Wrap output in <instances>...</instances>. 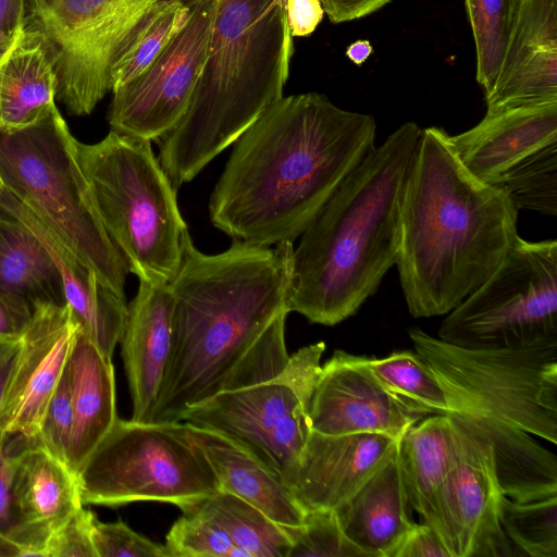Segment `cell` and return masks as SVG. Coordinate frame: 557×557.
Segmentation results:
<instances>
[{"label":"cell","instance_id":"obj_14","mask_svg":"<svg viewBox=\"0 0 557 557\" xmlns=\"http://www.w3.org/2000/svg\"><path fill=\"white\" fill-rule=\"evenodd\" d=\"M188 21L151 64L112 90L110 131L159 140L184 116L207 59L218 0H186Z\"/></svg>","mask_w":557,"mask_h":557},{"label":"cell","instance_id":"obj_3","mask_svg":"<svg viewBox=\"0 0 557 557\" xmlns=\"http://www.w3.org/2000/svg\"><path fill=\"white\" fill-rule=\"evenodd\" d=\"M518 211L503 190L465 168L446 131L422 129L395 264L409 313L447 314L478 288L519 237Z\"/></svg>","mask_w":557,"mask_h":557},{"label":"cell","instance_id":"obj_28","mask_svg":"<svg viewBox=\"0 0 557 557\" xmlns=\"http://www.w3.org/2000/svg\"><path fill=\"white\" fill-rule=\"evenodd\" d=\"M0 288L32 308L64 305L59 271L38 237L18 220L0 213Z\"/></svg>","mask_w":557,"mask_h":557},{"label":"cell","instance_id":"obj_30","mask_svg":"<svg viewBox=\"0 0 557 557\" xmlns=\"http://www.w3.org/2000/svg\"><path fill=\"white\" fill-rule=\"evenodd\" d=\"M522 0H465L472 29L478 84L487 94L498 75Z\"/></svg>","mask_w":557,"mask_h":557},{"label":"cell","instance_id":"obj_16","mask_svg":"<svg viewBox=\"0 0 557 557\" xmlns=\"http://www.w3.org/2000/svg\"><path fill=\"white\" fill-rule=\"evenodd\" d=\"M375 376L369 357L335 350L322 364L311 397V431L326 435L380 433L395 438L425 418Z\"/></svg>","mask_w":557,"mask_h":557},{"label":"cell","instance_id":"obj_10","mask_svg":"<svg viewBox=\"0 0 557 557\" xmlns=\"http://www.w3.org/2000/svg\"><path fill=\"white\" fill-rule=\"evenodd\" d=\"M165 1L26 0L25 29L45 45L67 113L87 115L112 91V69Z\"/></svg>","mask_w":557,"mask_h":557},{"label":"cell","instance_id":"obj_36","mask_svg":"<svg viewBox=\"0 0 557 557\" xmlns=\"http://www.w3.org/2000/svg\"><path fill=\"white\" fill-rule=\"evenodd\" d=\"M72 424L73 412L66 363L65 370L45 411L38 435L32 443L46 449L69 468L67 459Z\"/></svg>","mask_w":557,"mask_h":557},{"label":"cell","instance_id":"obj_40","mask_svg":"<svg viewBox=\"0 0 557 557\" xmlns=\"http://www.w3.org/2000/svg\"><path fill=\"white\" fill-rule=\"evenodd\" d=\"M391 557H451L437 533L425 523L411 527Z\"/></svg>","mask_w":557,"mask_h":557},{"label":"cell","instance_id":"obj_7","mask_svg":"<svg viewBox=\"0 0 557 557\" xmlns=\"http://www.w3.org/2000/svg\"><path fill=\"white\" fill-rule=\"evenodd\" d=\"M77 154L101 223L129 273L168 284L188 228L151 141L110 131L98 143L77 141Z\"/></svg>","mask_w":557,"mask_h":557},{"label":"cell","instance_id":"obj_26","mask_svg":"<svg viewBox=\"0 0 557 557\" xmlns=\"http://www.w3.org/2000/svg\"><path fill=\"white\" fill-rule=\"evenodd\" d=\"M454 441L453 420L448 414L426 416L411 425L398 441L400 470L409 505L422 522L437 533L448 552L443 500Z\"/></svg>","mask_w":557,"mask_h":557},{"label":"cell","instance_id":"obj_46","mask_svg":"<svg viewBox=\"0 0 557 557\" xmlns=\"http://www.w3.org/2000/svg\"><path fill=\"white\" fill-rule=\"evenodd\" d=\"M373 47L369 40L359 39L346 49V57L355 64L361 65L372 53Z\"/></svg>","mask_w":557,"mask_h":557},{"label":"cell","instance_id":"obj_33","mask_svg":"<svg viewBox=\"0 0 557 557\" xmlns=\"http://www.w3.org/2000/svg\"><path fill=\"white\" fill-rule=\"evenodd\" d=\"M189 13L186 0H166L112 69V90L140 75L184 27Z\"/></svg>","mask_w":557,"mask_h":557},{"label":"cell","instance_id":"obj_13","mask_svg":"<svg viewBox=\"0 0 557 557\" xmlns=\"http://www.w3.org/2000/svg\"><path fill=\"white\" fill-rule=\"evenodd\" d=\"M449 140L465 168L518 210L557 214V101L486 112Z\"/></svg>","mask_w":557,"mask_h":557},{"label":"cell","instance_id":"obj_22","mask_svg":"<svg viewBox=\"0 0 557 557\" xmlns=\"http://www.w3.org/2000/svg\"><path fill=\"white\" fill-rule=\"evenodd\" d=\"M14 453L12 493L21 557L40 553L50 534L83 506L76 476L42 447L27 441Z\"/></svg>","mask_w":557,"mask_h":557},{"label":"cell","instance_id":"obj_41","mask_svg":"<svg viewBox=\"0 0 557 557\" xmlns=\"http://www.w3.org/2000/svg\"><path fill=\"white\" fill-rule=\"evenodd\" d=\"M32 314L27 302L0 288V341H18Z\"/></svg>","mask_w":557,"mask_h":557},{"label":"cell","instance_id":"obj_32","mask_svg":"<svg viewBox=\"0 0 557 557\" xmlns=\"http://www.w3.org/2000/svg\"><path fill=\"white\" fill-rule=\"evenodd\" d=\"M499 521L519 555L557 557V495L527 502L504 496Z\"/></svg>","mask_w":557,"mask_h":557},{"label":"cell","instance_id":"obj_48","mask_svg":"<svg viewBox=\"0 0 557 557\" xmlns=\"http://www.w3.org/2000/svg\"><path fill=\"white\" fill-rule=\"evenodd\" d=\"M4 189H5V184H4L1 171H0V196L2 195Z\"/></svg>","mask_w":557,"mask_h":557},{"label":"cell","instance_id":"obj_2","mask_svg":"<svg viewBox=\"0 0 557 557\" xmlns=\"http://www.w3.org/2000/svg\"><path fill=\"white\" fill-rule=\"evenodd\" d=\"M376 122L327 97H282L232 144L209 202L211 223L259 246L294 243L375 147Z\"/></svg>","mask_w":557,"mask_h":557},{"label":"cell","instance_id":"obj_5","mask_svg":"<svg viewBox=\"0 0 557 557\" xmlns=\"http://www.w3.org/2000/svg\"><path fill=\"white\" fill-rule=\"evenodd\" d=\"M408 335L444 391L447 414L491 446L504 495H557V457L535 440L557 444V341L467 349L416 326Z\"/></svg>","mask_w":557,"mask_h":557},{"label":"cell","instance_id":"obj_20","mask_svg":"<svg viewBox=\"0 0 557 557\" xmlns=\"http://www.w3.org/2000/svg\"><path fill=\"white\" fill-rule=\"evenodd\" d=\"M486 112L557 101V0H522Z\"/></svg>","mask_w":557,"mask_h":557},{"label":"cell","instance_id":"obj_47","mask_svg":"<svg viewBox=\"0 0 557 557\" xmlns=\"http://www.w3.org/2000/svg\"><path fill=\"white\" fill-rule=\"evenodd\" d=\"M22 549L0 533V557H21Z\"/></svg>","mask_w":557,"mask_h":557},{"label":"cell","instance_id":"obj_35","mask_svg":"<svg viewBox=\"0 0 557 557\" xmlns=\"http://www.w3.org/2000/svg\"><path fill=\"white\" fill-rule=\"evenodd\" d=\"M288 557H366L344 534L334 510L306 513L301 529L293 539Z\"/></svg>","mask_w":557,"mask_h":557},{"label":"cell","instance_id":"obj_34","mask_svg":"<svg viewBox=\"0 0 557 557\" xmlns=\"http://www.w3.org/2000/svg\"><path fill=\"white\" fill-rule=\"evenodd\" d=\"M164 546L168 557H246L223 529L193 510L182 511Z\"/></svg>","mask_w":557,"mask_h":557},{"label":"cell","instance_id":"obj_4","mask_svg":"<svg viewBox=\"0 0 557 557\" xmlns=\"http://www.w3.org/2000/svg\"><path fill=\"white\" fill-rule=\"evenodd\" d=\"M422 128L398 126L346 177L293 249L289 312L333 326L354 315L396 264L401 206Z\"/></svg>","mask_w":557,"mask_h":557},{"label":"cell","instance_id":"obj_1","mask_svg":"<svg viewBox=\"0 0 557 557\" xmlns=\"http://www.w3.org/2000/svg\"><path fill=\"white\" fill-rule=\"evenodd\" d=\"M294 243L233 240L225 251L198 250L187 231L173 296L172 349L149 422H180L191 406L224 391L277 376L289 355L285 320Z\"/></svg>","mask_w":557,"mask_h":557},{"label":"cell","instance_id":"obj_49","mask_svg":"<svg viewBox=\"0 0 557 557\" xmlns=\"http://www.w3.org/2000/svg\"><path fill=\"white\" fill-rule=\"evenodd\" d=\"M2 441H3V438L0 436V445H1Z\"/></svg>","mask_w":557,"mask_h":557},{"label":"cell","instance_id":"obj_29","mask_svg":"<svg viewBox=\"0 0 557 557\" xmlns=\"http://www.w3.org/2000/svg\"><path fill=\"white\" fill-rule=\"evenodd\" d=\"M180 509L196 511L218 524L246 557H288L292 548L288 533L258 508L231 493L219 490Z\"/></svg>","mask_w":557,"mask_h":557},{"label":"cell","instance_id":"obj_17","mask_svg":"<svg viewBox=\"0 0 557 557\" xmlns=\"http://www.w3.org/2000/svg\"><path fill=\"white\" fill-rule=\"evenodd\" d=\"M77 326L66 304L39 302L20 338L0 405V436L33 442L65 370Z\"/></svg>","mask_w":557,"mask_h":557},{"label":"cell","instance_id":"obj_39","mask_svg":"<svg viewBox=\"0 0 557 557\" xmlns=\"http://www.w3.org/2000/svg\"><path fill=\"white\" fill-rule=\"evenodd\" d=\"M13 471L14 454L5 449L3 440L0 445V533L17 545L20 525L12 493Z\"/></svg>","mask_w":557,"mask_h":557},{"label":"cell","instance_id":"obj_27","mask_svg":"<svg viewBox=\"0 0 557 557\" xmlns=\"http://www.w3.org/2000/svg\"><path fill=\"white\" fill-rule=\"evenodd\" d=\"M54 64L35 34L24 30L0 62V134L28 128L58 110Z\"/></svg>","mask_w":557,"mask_h":557},{"label":"cell","instance_id":"obj_6","mask_svg":"<svg viewBox=\"0 0 557 557\" xmlns=\"http://www.w3.org/2000/svg\"><path fill=\"white\" fill-rule=\"evenodd\" d=\"M284 0H218L207 59L177 125L157 140L175 189L283 97L294 53Z\"/></svg>","mask_w":557,"mask_h":557},{"label":"cell","instance_id":"obj_15","mask_svg":"<svg viewBox=\"0 0 557 557\" xmlns=\"http://www.w3.org/2000/svg\"><path fill=\"white\" fill-rule=\"evenodd\" d=\"M450 418L455 441L443 500L450 555H517L499 521L505 495L492 448L459 419Z\"/></svg>","mask_w":557,"mask_h":557},{"label":"cell","instance_id":"obj_18","mask_svg":"<svg viewBox=\"0 0 557 557\" xmlns=\"http://www.w3.org/2000/svg\"><path fill=\"white\" fill-rule=\"evenodd\" d=\"M398 441L380 433L326 435L311 431L285 483L307 511L334 510L369 479Z\"/></svg>","mask_w":557,"mask_h":557},{"label":"cell","instance_id":"obj_21","mask_svg":"<svg viewBox=\"0 0 557 557\" xmlns=\"http://www.w3.org/2000/svg\"><path fill=\"white\" fill-rule=\"evenodd\" d=\"M173 296L168 284L139 281L121 337L132 397V420L149 422L168 368L173 338Z\"/></svg>","mask_w":557,"mask_h":557},{"label":"cell","instance_id":"obj_38","mask_svg":"<svg viewBox=\"0 0 557 557\" xmlns=\"http://www.w3.org/2000/svg\"><path fill=\"white\" fill-rule=\"evenodd\" d=\"M97 517L83 506L48 537L40 557H96L91 528Z\"/></svg>","mask_w":557,"mask_h":557},{"label":"cell","instance_id":"obj_31","mask_svg":"<svg viewBox=\"0 0 557 557\" xmlns=\"http://www.w3.org/2000/svg\"><path fill=\"white\" fill-rule=\"evenodd\" d=\"M375 376L393 394L424 416L447 414L444 391L425 360L416 350H397L369 358Z\"/></svg>","mask_w":557,"mask_h":557},{"label":"cell","instance_id":"obj_9","mask_svg":"<svg viewBox=\"0 0 557 557\" xmlns=\"http://www.w3.org/2000/svg\"><path fill=\"white\" fill-rule=\"evenodd\" d=\"M83 505L157 500L178 508L220 490L185 422L116 419L76 475Z\"/></svg>","mask_w":557,"mask_h":557},{"label":"cell","instance_id":"obj_24","mask_svg":"<svg viewBox=\"0 0 557 557\" xmlns=\"http://www.w3.org/2000/svg\"><path fill=\"white\" fill-rule=\"evenodd\" d=\"M410 508L397 444L369 479L334 511L344 534L366 557H391L414 524Z\"/></svg>","mask_w":557,"mask_h":557},{"label":"cell","instance_id":"obj_45","mask_svg":"<svg viewBox=\"0 0 557 557\" xmlns=\"http://www.w3.org/2000/svg\"><path fill=\"white\" fill-rule=\"evenodd\" d=\"M20 349L18 341H0V405Z\"/></svg>","mask_w":557,"mask_h":557},{"label":"cell","instance_id":"obj_43","mask_svg":"<svg viewBox=\"0 0 557 557\" xmlns=\"http://www.w3.org/2000/svg\"><path fill=\"white\" fill-rule=\"evenodd\" d=\"M286 20L293 37L312 34L323 20L320 0H284Z\"/></svg>","mask_w":557,"mask_h":557},{"label":"cell","instance_id":"obj_42","mask_svg":"<svg viewBox=\"0 0 557 557\" xmlns=\"http://www.w3.org/2000/svg\"><path fill=\"white\" fill-rule=\"evenodd\" d=\"M26 0H0V62L25 30Z\"/></svg>","mask_w":557,"mask_h":557},{"label":"cell","instance_id":"obj_12","mask_svg":"<svg viewBox=\"0 0 557 557\" xmlns=\"http://www.w3.org/2000/svg\"><path fill=\"white\" fill-rule=\"evenodd\" d=\"M324 351L323 342L305 346L274 379L220 392L188 408L180 422L234 440L285 482L311 433L309 410Z\"/></svg>","mask_w":557,"mask_h":557},{"label":"cell","instance_id":"obj_11","mask_svg":"<svg viewBox=\"0 0 557 557\" xmlns=\"http://www.w3.org/2000/svg\"><path fill=\"white\" fill-rule=\"evenodd\" d=\"M437 335L467 349L557 341V242L519 236L495 271L446 314Z\"/></svg>","mask_w":557,"mask_h":557},{"label":"cell","instance_id":"obj_8","mask_svg":"<svg viewBox=\"0 0 557 557\" xmlns=\"http://www.w3.org/2000/svg\"><path fill=\"white\" fill-rule=\"evenodd\" d=\"M8 190L74 250L99 281L125 298L127 262L97 212L73 137L59 110L13 134H0Z\"/></svg>","mask_w":557,"mask_h":557},{"label":"cell","instance_id":"obj_23","mask_svg":"<svg viewBox=\"0 0 557 557\" xmlns=\"http://www.w3.org/2000/svg\"><path fill=\"white\" fill-rule=\"evenodd\" d=\"M186 423V422H185ZM189 435L206 454L220 485L258 508L293 539L307 510L283 479L249 449L213 430L186 423Z\"/></svg>","mask_w":557,"mask_h":557},{"label":"cell","instance_id":"obj_37","mask_svg":"<svg viewBox=\"0 0 557 557\" xmlns=\"http://www.w3.org/2000/svg\"><path fill=\"white\" fill-rule=\"evenodd\" d=\"M96 557H168L164 544H157L133 531L125 522H100L91 528Z\"/></svg>","mask_w":557,"mask_h":557},{"label":"cell","instance_id":"obj_19","mask_svg":"<svg viewBox=\"0 0 557 557\" xmlns=\"http://www.w3.org/2000/svg\"><path fill=\"white\" fill-rule=\"evenodd\" d=\"M0 213L18 220L38 237L59 271L75 325L112 358L126 324V298L103 285L74 250L7 187L0 196Z\"/></svg>","mask_w":557,"mask_h":557},{"label":"cell","instance_id":"obj_44","mask_svg":"<svg viewBox=\"0 0 557 557\" xmlns=\"http://www.w3.org/2000/svg\"><path fill=\"white\" fill-rule=\"evenodd\" d=\"M324 13L333 23H344L367 16L391 0H320Z\"/></svg>","mask_w":557,"mask_h":557},{"label":"cell","instance_id":"obj_25","mask_svg":"<svg viewBox=\"0 0 557 557\" xmlns=\"http://www.w3.org/2000/svg\"><path fill=\"white\" fill-rule=\"evenodd\" d=\"M67 371L73 412L67 466L76 476L119 417L111 358L78 329L67 360Z\"/></svg>","mask_w":557,"mask_h":557}]
</instances>
